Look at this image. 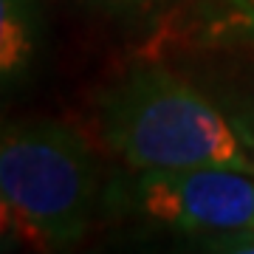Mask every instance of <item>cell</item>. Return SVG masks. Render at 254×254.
Returning <instances> with one entry per match:
<instances>
[{
  "instance_id": "cell-1",
  "label": "cell",
  "mask_w": 254,
  "mask_h": 254,
  "mask_svg": "<svg viewBox=\"0 0 254 254\" xmlns=\"http://www.w3.org/2000/svg\"><path fill=\"white\" fill-rule=\"evenodd\" d=\"M99 127L136 173L232 167L254 175V150L235 119L164 68H138L110 85L99 99Z\"/></svg>"
},
{
  "instance_id": "cell-2",
  "label": "cell",
  "mask_w": 254,
  "mask_h": 254,
  "mask_svg": "<svg viewBox=\"0 0 254 254\" xmlns=\"http://www.w3.org/2000/svg\"><path fill=\"white\" fill-rule=\"evenodd\" d=\"M0 198L23 235L40 243L79 240L96 206V167L88 144L51 119L3 125Z\"/></svg>"
},
{
  "instance_id": "cell-3",
  "label": "cell",
  "mask_w": 254,
  "mask_h": 254,
  "mask_svg": "<svg viewBox=\"0 0 254 254\" xmlns=\"http://www.w3.org/2000/svg\"><path fill=\"white\" fill-rule=\"evenodd\" d=\"M141 218L187 235L254 240V175L232 167L138 173L125 195Z\"/></svg>"
},
{
  "instance_id": "cell-4",
  "label": "cell",
  "mask_w": 254,
  "mask_h": 254,
  "mask_svg": "<svg viewBox=\"0 0 254 254\" xmlns=\"http://www.w3.org/2000/svg\"><path fill=\"white\" fill-rule=\"evenodd\" d=\"M37 11L34 0H0V91H9L34 65Z\"/></svg>"
},
{
  "instance_id": "cell-5",
  "label": "cell",
  "mask_w": 254,
  "mask_h": 254,
  "mask_svg": "<svg viewBox=\"0 0 254 254\" xmlns=\"http://www.w3.org/2000/svg\"><path fill=\"white\" fill-rule=\"evenodd\" d=\"M223 3H226V6H232L237 17L246 20V23L254 28V0H223Z\"/></svg>"
},
{
  "instance_id": "cell-6",
  "label": "cell",
  "mask_w": 254,
  "mask_h": 254,
  "mask_svg": "<svg viewBox=\"0 0 254 254\" xmlns=\"http://www.w3.org/2000/svg\"><path fill=\"white\" fill-rule=\"evenodd\" d=\"M235 122H237V127H240V133H243L246 144L254 150V113L252 116H243V119H235Z\"/></svg>"
},
{
  "instance_id": "cell-7",
  "label": "cell",
  "mask_w": 254,
  "mask_h": 254,
  "mask_svg": "<svg viewBox=\"0 0 254 254\" xmlns=\"http://www.w3.org/2000/svg\"><path fill=\"white\" fill-rule=\"evenodd\" d=\"M116 3H141V0H116Z\"/></svg>"
}]
</instances>
